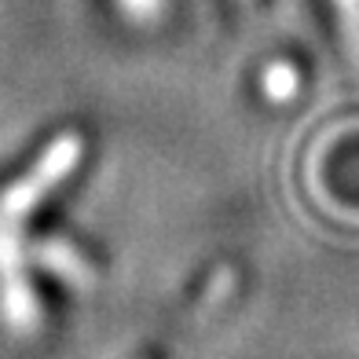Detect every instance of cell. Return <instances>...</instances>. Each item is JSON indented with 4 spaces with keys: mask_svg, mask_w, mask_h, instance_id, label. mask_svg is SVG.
<instances>
[{
    "mask_svg": "<svg viewBox=\"0 0 359 359\" xmlns=\"http://www.w3.org/2000/svg\"><path fill=\"white\" fill-rule=\"evenodd\" d=\"M121 8L133 22H154L165 11V0H121Z\"/></svg>",
    "mask_w": 359,
    "mask_h": 359,
    "instance_id": "6",
    "label": "cell"
},
{
    "mask_svg": "<svg viewBox=\"0 0 359 359\" xmlns=\"http://www.w3.org/2000/svg\"><path fill=\"white\" fill-rule=\"evenodd\" d=\"M264 88L271 100H290L293 92H297V70L290 67V62H271V67L264 70Z\"/></svg>",
    "mask_w": 359,
    "mask_h": 359,
    "instance_id": "3",
    "label": "cell"
},
{
    "mask_svg": "<svg viewBox=\"0 0 359 359\" xmlns=\"http://www.w3.org/2000/svg\"><path fill=\"white\" fill-rule=\"evenodd\" d=\"M231 286H235V271H231V268H220V271H217V279H213V286H209V290H205V297H202L198 319L213 312V308L227 297V293H231Z\"/></svg>",
    "mask_w": 359,
    "mask_h": 359,
    "instance_id": "5",
    "label": "cell"
},
{
    "mask_svg": "<svg viewBox=\"0 0 359 359\" xmlns=\"http://www.w3.org/2000/svg\"><path fill=\"white\" fill-rule=\"evenodd\" d=\"M337 11H341V26H345V37H348V52L359 62V0H334Z\"/></svg>",
    "mask_w": 359,
    "mask_h": 359,
    "instance_id": "4",
    "label": "cell"
},
{
    "mask_svg": "<svg viewBox=\"0 0 359 359\" xmlns=\"http://www.w3.org/2000/svg\"><path fill=\"white\" fill-rule=\"evenodd\" d=\"M81 151H85L81 136L62 133L44 147V154L34 161V169H26L15 184L0 191V319L19 337L34 334L41 323L37 293L26 279L22 224L74 172V165L81 161Z\"/></svg>",
    "mask_w": 359,
    "mask_h": 359,
    "instance_id": "1",
    "label": "cell"
},
{
    "mask_svg": "<svg viewBox=\"0 0 359 359\" xmlns=\"http://www.w3.org/2000/svg\"><path fill=\"white\" fill-rule=\"evenodd\" d=\"M34 260L52 275H59V279H67L70 286H77V290H92L100 283L95 279V264L77 246H70L67 238H41L34 246Z\"/></svg>",
    "mask_w": 359,
    "mask_h": 359,
    "instance_id": "2",
    "label": "cell"
}]
</instances>
